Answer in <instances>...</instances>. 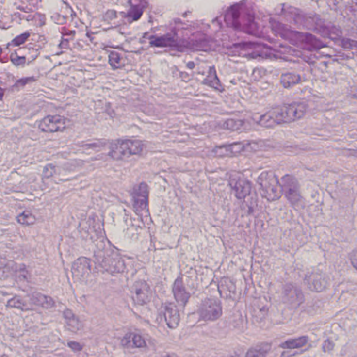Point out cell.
Listing matches in <instances>:
<instances>
[{
    "label": "cell",
    "mask_w": 357,
    "mask_h": 357,
    "mask_svg": "<svg viewBox=\"0 0 357 357\" xmlns=\"http://www.w3.org/2000/svg\"><path fill=\"white\" fill-rule=\"evenodd\" d=\"M174 294H175V299L181 305H185L189 299V294L186 291L184 284H183L182 280L181 278H178L175 282L173 288Z\"/></svg>",
    "instance_id": "cell-20"
},
{
    "label": "cell",
    "mask_w": 357,
    "mask_h": 357,
    "mask_svg": "<svg viewBox=\"0 0 357 357\" xmlns=\"http://www.w3.org/2000/svg\"><path fill=\"white\" fill-rule=\"evenodd\" d=\"M4 89L0 88V100L2 99L3 97H4Z\"/></svg>",
    "instance_id": "cell-36"
},
{
    "label": "cell",
    "mask_w": 357,
    "mask_h": 357,
    "mask_svg": "<svg viewBox=\"0 0 357 357\" xmlns=\"http://www.w3.org/2000/svg\"><path fill=\"white\" fill-rule=\"evenodd\" d=\"M271 349V345L269 343H261L255 346L248 350L246 357H262L266 356Z\"/></svg>",
    "instance_id": "cell-26"
},
{
    "label": "cell",
    "mask_w": 357,
    "mask_h": 357,
    "mask_svg": "<svg viewBox=\"0 0 357 357\" xmlns=\"http://www.w3.org/2000/svg\"><path fill=\"white\" fill-rule=\"evenodd\" d=\"M199 312L202 320L207 321L217 320L222 315V306L218 299L210 298L201 304Z\"/></svg>",
    "instance_id": "cell-10"
},
{
    "label": "cell",
    "mask_w": 357,
    "mask_h": 357,
    "mask_svg": "<svg viewBox=\"0 0 357 357\" xmlns=\"http://www.w3.org/2000/svg\"><path fill=\"white\" fill-rule=\"evenodd\" d=\"M72 274L75 281L86 284L95 280L97 275V267L88 258H81L73 263Z\"/></svg>",
    "instance_id": "cell-5"
},
{
    "label": "cell",
    "mask_w": 357,
    "mask_h": 357,
    "mask_svg": "<svg viewBox=\"0 0 357 357\" xmlns=\"http://www.w3.org/2000/svg\"><path fill=\"white\" fill-rule=\"evenodd\" d=\"M17 221L22 226H31L36 222V218L31 212L25 211L17 216Z\"/></svg>",
    "instance_id": "cell-28"
},
{
    "label": "cell",
    "mask_w": 357,
    "mask_h": 357,
    "mask_svg": "<svg viewBox=\"0 0 357 357\" xmlns=\"http://www.w3.org/2000/svg\"><path fill=\"white\" fill-rule=\"evenodd\" d=\"M301 78L294 73H285L280 78V84L284 88H290L300 83Z\"/></svg>",
    "instance_id": "cell-25"
},
{
    "label": "cell",
    "mask_w": 357,
    "mask_h": 357,
    "mask_svg": "<svg viewBox=\"0 0 357 357\" xmlns=\"http://www.w3.org/2000/svg\"><path fill=\"white\" fill-rule=\"evenodd\" d=\"M353 255H354V256H352V258H351V260L352 259H354V262H353L354 266H355V267H356V263H357V258H356L357 254H356V251H355L353 252Z\"/></svg>",
    "instance_id": "cell-35"
},
{
    "label": "cell",
    "mask_w": 357,
    "mask_h": 357,
    "mask_svg": "<svg viewBox=\"0 0 357 357\" xmlns=\"http://www.w3.org/2000/svg\"><path fill=\"white\" fill-rule=\"evenodd\" d=\"M64 318H65V321H66L67 326L71 331H77L82 328V323L71 310H65L64 312Z\"/></svg>",
    "instance_id": "cell-24"
},
{
    "label": "cell",
    "mask_w": 357,
    "mask_h": 357,
    "mask_svg": "<svg viewBox=\"0 0 357 357\" xmlns=\"http://www.w3.org/2000/svg\"><path fill=\"white\" fill-rule=\"evenodd\" d=\"M244 125V122L238 119H227L223 123V129L229 130H238Z\"/></svg>",
    "instance_id": "cell-29"
},
{
    "label": "cell",
    "mask_w": 357,
    "mask_h": 357,
    "mask_svg": "<svg viewBox=\"0 0 357 357\" xmlns=\"http://www.w3.org/2000/svg\"><path fill=\"white\" fill-rule=\"evenodd\" d=\"M7 306L9 307L20 309V310H25L28 309L26 303L20 296H15L8 301Z\"/></svg>",
    "instance_id": "cell-30"
},
{
    "label": "cell",
    "mask_w": 357,
    "mask_h": 357,
    "mask_svg": "<svg viewBox=\"0 0 357 357\" xmlns=\"http://www.w3.org/2000/svg\"><path fill=\"white\" fill-rule=\"evenodd\" d=\"M203 84L211 87V88L216 89L220 92H223L225 90L224 86L218 78L214 66L210 68L208 75H207L206 78L204 80Z\"/></svg>",
    "instance_id": "cell-18"
},
{
    "label": "cell",
    "mask_w": 357,
    "mask_h": 357,
    "mask_svg": "<svg viewBox=\"0 0 357 357\" xmlns=\"http://www.w3.org/2000/svg\"><path fill=\"white\" fill-rule=\"evenodd\" d=\"M143 147V143L138 140H118L112 146L110 156L114 159H125L140 154Z\"/></svg>",
    "instance_id": "cell-6"
},
{
    "label": "cell",
    "mask_w": 357,
    "mask_h": 357,
    "mask_svg": "<svg viewBox=\"0 0 357 357\" xmlns=\"http://www.w3.org/2000/svg\"><path fill=\"white\" fill-rule=\"evenodd\" d=\"M226 21L229 26L245 32L254 31V16L245 5L238 4L229 8L226 16Z\"/></svg>",
    "instance_id": "cell-3"
},
{
    "label": "cell",
    "mask_w": 357,
    "mask_h": 357,
    "mask_svg": "<svg viewBox=\"0 0 357 357\" xmlns=\"http://www.w3.org/2000/svg\"><path fill=\"white\" fill-rule=\"evenodd\" d=\"M132 197L134 207L138 211H143L147 207L149 189L145 183H140L133 188Z\"/></svg>",
    "instance_id": "cell-14"
},
{
    "label": "cell",
    "mask_w": 357,
    "mask_h": 357,
    "mask_svg": "<svg viewBox=\"0 0 357 357\" xmlns=\"http://www.w3.org/2000/svg\"><path fill=\"white\" fill-rule=\"evenodd\" d=\"M55 173V167L52 165H47L44 168V175L45 178H50Z\"/></svg>",
    "instance_id": "cell-32"
},
{
    "label": "cell",
    "mask_w": 357,
    "mask_h": 357,
    "mask_svg": "<svg viewBox=\"0 0 357 357\" xmlns=\"http://www.w3.org/2000/svg\"><path fill=\"white\" fill-rule=\"evenodd\" d=\"M257 184L261 195L268 201L278 200L283 195L281 183L272 170L262 172L257 178Z\"/></svg>",
    "instance_id": "cell-4"
},
{
    "label": "cell",
    "mask_w": 357,
    "mask_h": 357,
    "mask_svg": "<svg viewBox=\"0 0 357 357\" xmlns=\"http://www.w3.org/2000/svg\"><path fill=\"white\" fill-rule=\"evenodd\" d=\"M308 338L307 336L298 338V339H291L282 344L280 347L284 349H297L303 347L307 343Z\"/></svg>",
    "instance_id": "cell-27"
},
{
    "label": "cell",
    "mask_w": 357,
    "mask_h": 357,
    "mask_svg": "<svg viewBox=\"0 0 357 357\" xmlns=\"http://www.w3.org/2000/svg\"><path fill=\"white\" fill-rule=\"evenodd\" d=\"M283 299L290 307H298L302 304L304 297L299 288L288 284L285 285L283 290Z\"/></svg>",
    "instance_id": "cell-15"
},
{
    "label": "cell",
    "mask_w": 357,
    "mask_h": 357,
    "mask_svg": "<svg viewBox=\"0 0 357 357\" xmlns=\"http://www.w3.org/2000/svg\"><path fill=\"white\" fill-rule=\"evenodd\" d=\"M131 296L134 302L138 305H145L151 301L152 292L149 285L144 280L137 281L132 287Z\"/></svg>",
    "instance_id": "cell-12"
},
{
    "label": "cell",
    "mask_w": 357,
    "mask_h": 357,
    "mask_svg": "<svg viewBox=\"0 0 357 357\" xmlns=\"http://www.w3.org/2000/svg\"><path fill=\"white\" fill-rule=\"evenodd\" d=\"M252 143H234L231 144L216 146L213 150V154L216 156H230L241 154L252 148Z\"/></svg>",
    "instance_id": "cell-13"
},
{
    "label": "cell",
    "mask_w": 357,
    "mask_h": 357,
    "mask_svg": "<svg viewBox=\"0 0 357 357\" xmlns=\"http://www.w3.org/2000/svg\"><path fill=\"white\" fill-rule=\"evenodd\" d=\"M71 124V120L66 117L60 115H50L41 121L39 128L46 133H56L66 130Z\"/></svg>",
    "instance_id": "cell-9"
},
{
    "label": "cell",
    "mask_w": 357,
    "mask_h": 357,
    "mask_svg": "<svg viewBox=\"0 0 357 357\" xmlns=\"http://www.w3.org/2000/svg\"><path fill=\"white\" fill-rule=\"evenodd\" d=\"M334 344L331 340H326L323 345V350L325 352L331 351L334 349Z\"/></svg>",
    "instance_id": "cell-33"
},
{
    "label": "cell",
    "mask_w": 357,
    "mask_h": 357,
    "mask_svg": "<svg viewBox=\"0 0 357 357\" xmlns=\"http://www.w3.org/2000/svg\"><path fill=\"white\" fill-rule=\"evenodd\" d=\"M307 286L314 292H322L329 285V280L324 274L313 273L306 279Z\"/></svg>",
    "instance_id": "cell-16"
},
{
    "label": "cell",
    "mask_w": 357,
    "mask_h": 357,
    "mask_svg": "<svg viewBox=\"0 0 357 357\" xmlns=\"http://www.w3.org/2000/svg\"><path fill=\"white\" fill-rule=\"evenodd\" d=\"M218 290L221 296L226 299L232 297L235 294V285L229 278H222L218 283Z\"/></svg>",
    "instance_id": "cell-21"
},
{
    "label": "cell",
    "mask_w": 357,
    "mask_h": 357,
    "mask_svg": "<svg viewBox=\"0 0 357 357\" xmlns=\"http://www.w3.org/2000/svg\"><path fill=\"white\" fill-rule=\"evenodd\" d=\"M30 299L33 304L39 307L50 308L55 307V302L50 296L44 295L39 292H33L30 295Z\"/></svg>",
    "instance_id": "cell-23"
},
{
    "label": "cell",
    "mask_w": 357,
    "mask_h": 357,
    "mask_svg": "<svg viewBox=\"0 0 357 357\" xmlns=\"http://www.w3.org/2000/svg\"><path fill=\"white\" fill-rule=\"evenodd\" d=\"M270 24L274 32L297 48L306 50L314 51L320 50L326 46L323 41L314 35L294 31L275 20H271Z\"/></svg>",
    "instance_id": "cell-2"
},
{
    "label": "cell",
    "mask_w": 357,
    "mask_h": 357,
    "mask_svg": "<svg viewBox=\"0 0 357 357\" xmlns=\"http://www.w3.org/2000/svg\"><path fill=\"white\" fill-rule=\"evenodd\" d=\"M306 113L307 107L303 103H285L264 113L260 118L258 124L266 128L290 124L304 117Z\"/></svg>",
    "instance_id": "cell-1"
},
{
    "label": "cell",
    "mask_w": 357,
    "mask_h": 357,
    "mask_svg": "<svg viewBox=\"0 0 357 357\" xmlns=\"http://www.w3.org/2000/svg\"><path fill=\"white\" fill-rule=\"evenodd\" d=\"M109 62L114 68H119L122 66V59H121L120 55L115 52H113L110 55Z\"/></svg>",
    "instance_id": "cell-31"
},
{
    "label": "cell",
    "mask_w": 357,
    "mask_h": 357,
    "mask_svg": "<svg viewBox=\"0 0 357 357\" xmlns=\"http://www.w3.org/2000/svg\"><path fill=\"white\" fill-rule=\"evenodd\" d=\"M226 178L237 198L242 200L251 194V182L242 173L233 170L229 171L226 175Z\"/></svg>",
    "instance_id": "cell-7"
},
{
    "label": "cell",
    "mask_w": 357,
    "mask_h": 357,
    "mask_svg": "<svg viewBox=\"0 0 357 357\" xmlns=\"http://www.w3.org/2000/svg\"><path fill=\"white\" fill-rule=\"evenodd\" d=\"M122 345L129 348H141L146 346V342L140 335L128 334L123 339Z\"/></svg>",
    "instance_id": "cell-19"
},
{
    "label": "cell",
    "mask_w": 357,
    "mask_h": 357,
    "mask_svg": "<svg viewBox=\"0 0 357 357\" xmlns=\"http://www.w3.org/2000/svg\"><path fill=\"white\" fill-rule=\"evenodd\" d=\"M100 264L104 269L111 272L119 273L124 269L122 258L112 251H103L98 257Z\"/></svg>",
    "instance_id": "cell-11"
},
{
    "label": "cell",
    "mask_w": 357,
    "mask_h": 357,
    "mask_svg": "<svg viewBox=\"0 0 357 357\" xmlns=\"http://www.w3.org/2000/svg\"><path fill=\"white\" fill-rule=\"evenodd\" d=\"M146 4L143 0H130V9L129 11L128 16L131 20H136L143 14L146 9Z\"/></svg>",
    "instance_id": "cell-22"
},
{
    "label": "cell",
    "mask_w": 357,
    "mask_h": 357,
    "mask_svg": "<svg viewBox=\"0 0 357 357\" xmlns=\"http://www.w3.org/2000/svg\"><path fill=\"white\" fill-rule=\"evenodd\" d=\"M164 315L167 326L171 329L178 327L179 323V312L173 303H167L164 307Z\"/></svg>",
    "instance_id": "cell-17"
},
{
    "label": "cell",
    "mask_w": 357,
    "mask_h": 357,
    "mask_svg": "<svg viewBox=\"0 0 357 357\" xmlns=\"http://www.w3.org/2000/svg\"><path fill=\"white\" fill-rule=\"evenodd\" d=\"M68 346L75 351H81L82 349V346L76 342H68Z\"/></svg>",
    "instance_id": "cell-34"
},
{
    "label": "cell",
    "mask_w": 357,
    "mask_h": 357,
    "mask_svg": "<svg viewBox=\"0 0 357 357\" xmlns=\"http://www.w3.org/2000/svg\"><path fill=\"white\" fill-rule=\"evenodd\" d=\"M282 189L285 197L292 205H296L301 199L299 181L293 175H286L281 178Z\"/></svg>",
    "instance_id": "cell-8"
}]
</instances>
